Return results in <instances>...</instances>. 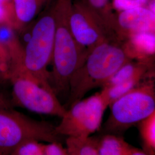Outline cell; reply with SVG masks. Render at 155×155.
<instances>
[{"label": "cell", "mask_w": 155, "mask_h": 155, "mask_svg": "<svg viewBox=\"0 0 155 155\" xmlns=\"http://www.w3.org/2000/svg\"><path fill=\"white\" fill-rule=\"evenodd\" d=\"M109 107L110 114L104 128L107 133L122 132L150 116L155 110V69Z\"/></svg>", "instance_id": "277c9868"}, {"label": "cell", "mask_w": 155, "mask_h": 155, "mask_svg": "<svg viewBox=\"0 0 155 155\" xmlns=\"http://www.w3.org/2000/svg\"><path fill=\"white\" fill-rule=\"evenodd\" d=\"M14 102L34 113L61 118L67 109L61 105L54 91L48 89L27 74L20 70L10 72Z\"/></svg>", "instance_id": "8992f818"}, {"label": "cell", "mask_w": 155, "mask_h": 155, "mask_svg": "<svg viewBox=\"0 0 155 155\" xmlns=\"http://www.w3.org/2000/svg\"><path fill=\"white\" fill-rule=\"evenodd\" d=\"M113 32L120 42L134 33L155 34V13L147 6L117 12Z\"/></svg>", "instance_id": "9c48e42d"}, {"label": "cell", "mask_w": 155, "mask_h": 155, "mask_svg": "<svg viewBox=\"0 0 155 155\" xmlns=\"http://www.w3.org/2000/svg\"><path fill=\"white\" fill-rule=\"evenodd\" d=\"M155 68V62L129 60L124 63L102 87H109L144 75Z\"/></svg>", "instance_id": "4fadbf2b"}, {"label": "cell", "mask_w": 155, "mask_h": 155, "mask_svg": "<svg viewBox=\"0 0 155 155\" xmlns=\"http://www.w3.org/2000/svg\"><path fill=\"white\" fill-rule=\"evenodd\" d=\"M10 107V104L4 95L0 92V108H8Z\"/></svg>", "instance_id": "cb8c5ba5"}, {"label": "cell", "mask_w": 155, "mask_h": 155, "mask_svg": "<svg viewBox=\"0 0 155 155\" xmlns=\"http://www.w3.org/2000/svg\"><path fill=\"white\" fill-rule=\"evenodd\" d=\"M0 44L9 54L11 61V70L24 71L23 66L24 45L17 35L16 30L10 25L1 24Z\"/></svg>", "instance_id": "8fae6325"}, {"label": "cell", "mask_w": 155, "mask_h": 155, "mask_svg": "<svg viewBox=\"0 0 155 155\" xmlns=\"http://www.w3.org/2000/svg\"><path fill=\"white\" fill-rule=\"evenodd\" d=\"M12 155H44V144L36 140L24 142L15 150Z\"/></svg>", "instance_id": "ffe728a7"}, {"label": "cell", "mask_w": 155, "mask_h": 155, "mask_svg": "<svg viewBox=\"0 0 155 155\" xmlns=\"http://www.w3.org/2000/svg\"><path fill=\"white\" fill-rule=\"evenodd\" d=\"M44 155H68L66 147L61 142L54 141L44 144Z\"/></svg>", "instance_id": "603a6c76"}, {"label": "cell", "mask_w": 155, "mask_h": 155, "mask_svg": "<svg viewBox=\"0 0 155 155\" xmlns=\"http://www.w3.org/2000/svg\"><path fill=\"white\" fill-rule=\"evenodd\" d=\"M140 133L142 139L150 152H155V110L140 122ZM153 154V153H152Z\"/></svg>", "instance_id": "ac0fdd59"}, {"label": "cell", "mask_w": 155, "mask_h": 155, "mask_svg": "<svg viewBox=\"0 0 155 155\" xmlns=\"http://www.w3.org/2000/svg\"><path fill=\"white\" fill-rule=\"evenodd\" d=\"M72 0H55V36L49 83L56 94L69 90L71 78L84 61L89 52L78 43L69 27Z\"/></svg>", "instance_id": "7a4b0ae2"}, {"label": "cell", "mask_w": 155, "mask_h": 155, "mask_svg": "<svg viewBox=\"0 0 155 155\" xmlns=\"http://www.w3.org/2000/svg\"><path fill=\"white\" fill-rule=\"evenodd\" d=\"M20 32L55 0H13Z\"/></svg>", "instance_id": "7c38bea8"}, {"label": "cell", "mask_w": 155, "mask_h": 155, "mask_svg": "<svg viewBox=\"0 0 155 155\" xmlns=\"http://www.w3.org/2000/svg\"><path fill=\"white\" fill-rule=\"evenodd\" d=\"M11 61L9 53L0 44V84L9 81Z\"/></svg>", "instance_id": "44dd1931"}, {"label": "cell", "mask_w": 155, "mask_h": 155, "mask_svg": "<svg viewBox=\"0 0 155 155\" xmlns=\"http://www.w3.org/2000/svg\"><path fill=\"white\" fill-rule=\"evenodd\" d=\"M152 71L144 75H141L131 78L121 83L109 87H102L101 93L105 98L109 106H110L116 100L137 86Z\"/></svg>", "instance_id": "e0dca14e"}, {"label": "cell", "mask_w": 155, "mask_h": 155, "mask_svg": "<svg viewBox=\"0 0 155 155\" xmlns=\"http://www.w3.org/2000/svg\"><path fill=\"white\" fill-rule=\"evenodd\" d=\"M104 23L113 36L116 12L112 6V0H82ZM115 38V37H114Z\"/></svg>", "instance_id": "9a60e30c"}, {"label": "cell", "mask_w": 155, "mask_h": 155, "mask_svg": "<svg viewBox=\"0 0 155 155\" xmlns=\"http://www.w3.org/2000/svg\"><path fill=\"white\" fill-rule=\"evenodd\" d=\"M63 137L50 122L34 120L11 107L0 108V155H12L30 140L62 142Z\"/></svg>", "instance_id": "5b68a950"}, {"label": "cell", "mask_w": 155, "mask_h": 155, "mask_svg": "<svg viewBox=\"0 0 155 155\" xmlns=\"http://www.w3.org/2000/svg\"><path fill=\"white\" fill-rule=\"evenodd\" d=\"M54 2L33 25L30 38L24 45L23 56L25 73L41 85L51 89L47 67L52 61L55 36Z\"/></svg>", "instance_id": "3957f363"}, {"label": "cell", "mask_w": 155, "mask_h": 155, "mask_svg": "<svg viewBox=\"0 0 155 155\" xmlns=\"http://www.w3.org/2000/svg\"><path fill=\"white\" fill-rule=\"evenodd\" d=\"M150 0H112V6L114 12L124 11L128 9L146 6Z\"/></svg>", "instance_id": "7402d4cb"}, {"label": "cell", "mask_w": 155, "mask_h": 155, "mask_svg": "<svg viewBox=\"0 0 155 155\" xmlns=\"http://www.w3.org/2000/svg\"><path fill=\"white\" fill-rule=\"evenodd\" d=\"M129 60L121 42L115 38L106 39L90 50L83 64L71 78L69 107L92 89L102 87Z\"/></svg>", "instance_id": "6da1fadb"}, {"label": "cell", "mask_w": 155, "mask_h": 155, "mask_svg": "<svg viewBox=\"0 0 155 155\" xmlns=\"http://www.w3.org/2000/svg\"><path fill=\"white\" fill-rule=\"evenodd\" d=\"M68 23L74 38L87 51L106 39L114 38L82 0L72 2Z\"/></svg>", "instance_id": "ba28073f"}, {"label": "cell", "mask_w": 155, "mask_h": 155, "mask_svg": "<svg viewBox=\"0 0 155 155\" xmlns=\"http://www.w3.org/2000/svg\"><path fill=\"white\" fill-rule=\"evenodd\" d=\"M66 143L68 155H98L97 137L68 136Z\"/></svg>", "instance_id": "2e32d148"}, {"label": "cell", "mask_w": 155, "mask_h": 155, "mask_svg": "<svg viewBox=\"0 0 155 155\" xmlns=\"http://www.w3.org/2000/svg\"><path fill=\"white\" fill-rule=\"evenodd\" d=\"M130 60L155 62V34L134 33L121 41Z\"/></svg>", "instance_id": "30bf717a"}, {"label": "cell", "mask_w": 155, "mask_h": 155, "mask_svg": "<svg viewBox=\"0 0 155 155\" xmlns=\"http://www.w3.org/2000/svg\"><path fill=\"white\" fill-rule=\"evenodd\" d=\"M147 6L155 13V0H150Z\"/></svg>", "instance_id": "d4e9b609"}, {"label": "cell", "mask_w": 155, "mask_h": 155, "mask_svg": "<svg viewBox=\"0 0 155 155\" xmlns=\"http://www.w3.org/2000/svg\"><path fill=\"white\" fill-rule=\"evenodd\" d=\"M107 107L101 91L78 101L67 109L56 130L63 136L89 137L100 129Z\"/></svg>", "instance_id": "52a82bcc"}, {"label": "cell", "mask_w": 155, "mask_h": 155, "mask_svg": "<svg viewBox=\"0 0 155 155\" xmlns=\"http://www.w3.org/2000/svg\"><path fill=\"white\" fill-rule=\"evenodd\" d=\"M11 26L18 31L13 0H0V25Z\"/></svg>", "instance_id": "d6986e66"}, {"label": "cell", "mask_w": 155, "mask_h": 155, "mask_svg": "<svg viewBox=\"0 0 155 155\" xmlns=\"http://www.w3.org/2000/svg\"><path fill=\"white\" fill-rule=\"evenodd\" d=\"M97 140L98 155H133L136 148L111 133L97 137Z\"/></svg>", "instance_id": "5bb4252c"}]
</instances>
